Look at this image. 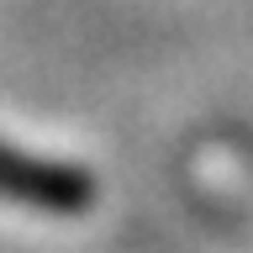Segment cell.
<instances>
[{"mask_svg":"<svg viewBox=\"0 0 253 253\" xmlns=\"http://www.w3.org/2000/svg\"><path fill=\"white\" fill-rule=\"evenodd\" d=\"M90 195V185L63 164L16 153L11 142H0V201H21V206H42V211H69Z\"/></svg>","mask_w":253,"mask_h":253,"instance_id":"obj_1","label":"cell"}]
</instances>
